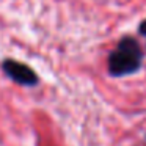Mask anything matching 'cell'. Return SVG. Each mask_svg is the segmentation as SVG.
Returning <instances> with one entry per match:
<instances>
[{"label":"cell","mask_w":146,"mask_h":146,"mask_svg":"<svg viewBox=\"0 0 146 146\" xmlns=\"http://www.w3.org/2000/svg\"><path fill=\"white\" fill-rule=\"evenodd\" d=\"M2 71L8 79L24 86H36L39 82L38 74L32 68L27 66L25 63L13 60V58H5L3 63H2Z\"/></svg>","instance_id":"7a4b0ae2"},{"label":"cell","mask_w":146,"mask_h":146,"mask_svg":"<svg viewBox=\"0 0 146 146\" xmlns=\"http://www.w3.org/2000/svg\"><path fill=\"white\" fill-rule=\"evenodd\" d=\"M138 33H140L141 36H146V19L138 25Z\"/></svg>","instance_id":"3957f363"},{"label":"cell","mask_w":146,"mask_h":146,"mask_svg":"<svg viewBox=\"0 0 146 146\" xmlns=\"http://www.w3.org/2000/svg\"><path fill=\"white\" fill-rule=\"evenodd\" d=\"M141 46L133 36H123L115 50L108 55V72L113 77L135 74L141 68Z\"/></svg>","instance_id":"6da1fadb"}]
</instances>
